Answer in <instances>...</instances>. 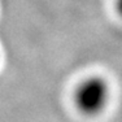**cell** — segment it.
I'll return each instance as SVG.
<instances>
[{
	"label": "cell",
	"mask_w": 122,
	"mask_h": 122,
	"mask_svg": "<svg viewBox=\"0 0 122 122\" xmlns=\"http://www.w3.org/2000/svg\"><path fill=\"white\" fill-rule=\"evenodd\" d=\"M108 97L109 88L105 81L99 77H91L78 86L74 100L82 113L95 116L105 108Z\"/></svg>",
	"instance_id": "obj_1"
},
{
	"label": "cell",
	"mask_w": 122,
	"mask_h": 122,
	"mask_svg": "<svg viewBox=\"0 0 122 122\" xmlns=\"http://www.w3.org/2000/svg\"><path fill=\"white\" fill-rule=\"evenodd\" d=\"M116 9H117L118 14L122 17V0H116Z\"/></svg>",
	"instance_id": "obj_2"
}]
</instances>
